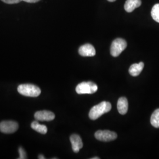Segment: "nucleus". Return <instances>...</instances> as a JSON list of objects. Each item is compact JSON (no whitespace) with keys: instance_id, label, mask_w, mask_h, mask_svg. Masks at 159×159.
<instances>
[{"instance_id":"obj_1","label":"nucleus","mask_w":159,"mask_h":159,"mask_svg":"<svg viewBox=\"0 0 159 159\" xmlns=\"http://www.w3.org/2000/svg\"><path fill=\"white\" fill-rule=\"evenodd\" d=\"M111 109V104L107 102H102L92 107L89 112V117L93 120H97L102 114L109 112Z\"/></svg>"},{"instance_id":"obj_2","label":"nucleus","mask_w":159,"mask_h":159,"mask_svg":"<svg viewBox=\"0 0 159 159\" xmlns=\"http://www.w3.org/2000/svg\"><path fill=\"white\" fill-rule=\"evenodd\" d=\"M17 90L24 96L36 97L41 94V90L39 87L30 84H21L18 87Z\"/></svg>"},{"instance_id":"obj_3","label":"nucleus","mask_w":159,"mask_h":159,"mask_svg":"<svg viewBox=\"0 0 159 159\" xmlns=\"http://www.w3.org/2000/svg\"><path fill=\"white\" fill-rule=\"evenodd\" d=\"M98 90V87L95 83L91 81L82 82L78 84L75 88V91L79 94H93Z\"/></svg>"},{"instance_id":"obj_4","label":"nucleus","mask_w":159,"mask_h":159,"mask_svg":"<svg viewBox=\"0 0 159 159\" xmlns=\"http://www.w3.org/2000/svg\"><path fill=\"white\" fill-rule=\"evenodd\" d=\"M127 42L122 39L114 40L110 47V54L114 57H118L127 47Z\"/></svg>"},{"instance_id":"obj_5","label":"nucleus","mask_w":159,"mask_h":159,"mask_svg":"<svg viewBox=\"0 0 159 159\" xmlns=\"http://www.w3.org/2000/svg\"><path fill=\"white\" fill-rule=\"evenodd\" d=\"M94 136L96 139L102 142L113 141L117 137V135L115 132L110 130L97 131Z\"/></svg>"},{"instance_id":"obj_6","label":"nucleus","mask_w":159,"mask_h":159,"mask_svg":"<svg viewBox=\"0 0 159 159\" xmlns=\"http://www.w3.org/2000/svg\"><path fill=\"white\" fill-rule=\"evenodd\" d=\"M18 127V124L14 121H4L0 123V131L6 134H11L16 132Z\"/></svg>"},{"instance_id":"obj_7","label":"nucleus","mask_w":159,"mask_h":159,"mask_svg":"<svg viewBox=\"0 0 159 159\" xmlns=\"http://www.w3.org/2000/svg\"><path fill=\"white\" fill-rule=\"evenodd\" d=\"M34 118L37 121H50L54 119L55 114L50 111L42 110L36 112L34 114Z\"/></svg>"},{"instance_id":"obj_8","label":"nucleus","mask_w":159,"mask_h":159,"mask_svg":"<svg viewBox=\"0 0 159 159\" xmlns=\"http://www.w3.org/2000/svg\"><path fill=\"white\" fill-rule=\"evenodd\" d=\"M80 56L83 57H93L96 55V50L94 47L90 44H85L81 46L79 50Z\"/></svg>"},{"instance_id":"obj_9","label":"nucleus","mask_w":159,"mask_h":159,"mask_svg":"<svg viewBox=\"0 0 159 159\" xmlns=\"http://www.w3.org/2000/svg\"><path fill=\"white\" fill-rule=\"evenodd\" d=\"M72 145V149L75 153H78L80 150L83 148V144L81 137L77 134H73L70 138Z\"/></svg>"},{"instance_id":"obj_10","label":"nucleus","mask_w":159,"mask_h":159,"mask_svg":"<svg viewBox=\"0 0 159 159\" xmlns=\"http://www.w3.org/2000/svg\"><path fill=\"white\" fill-rule=\"evenodd\" d=\"M129 108L128 100L125 97H120L117 102V110L120 114L124 115L127 113Z\"/></svg>"},{"instance_id":"obj_11","label":"nucleus","mask_w":159,"mask_h":159,"mask_svg":"<svg viewBox=\"0 0 159 159\" xmlns=\"http://www.w3.org/2000/svg\"><path fill=\"white\" fill-rule=\"evenodd\" d=\"M142 4L141 0H127L125 4V9L128 12L133 11Z\"/></svg>"},{"instance_id":"obj_12","label":"nucleus","mask_w":159,"mask_h":159,"mask_svg":"<svg viewBox=\"0 0 159 159\" xmlns=\"http://www.w3.org/2000/svg\"><path fill=\"white\" fill-rule=\"evenodd\" d=\"M144 68V63L140 62L139 64H133L129 68V73L133 77L138 76L142 71Z\"/></svg>"},{"instance_id":"obj_13","label":"nucleus","mask_w":159,"mask_h":159,"mask_svg":"<svg viewBox=\"0 0 159 159\" xmlns=\"http://www.w3.org/2000/svg\"><path fill=\"white\" fill-rule=\"evenodd\" d=\"M31 127L33 130L40 133L41 134H45L47 132V127L46 125H40L37 121H34L32 122Z\"/></svg>"},{"instance_id":"obj_14","label":"nucleus","mask_w":159,"mask_h":159,"mask_svg":"<svg viewBox=\"0 0 159 159\" xmlns=\"http://www.w3.org/2000/svg\"><path fill=\"white\" fill-rule=\"evenodd\" d=\"M152 125L156 128H159V108L156 110L152 114L150 119Z\"/></svg>"},{"instance_id":"obj_15","label":"nucleus","mask_w":159,"mask_h":159,"mask_svg":"<svg viewBox=\"0 0 159 159\" xmlns=\"http://www.w3.org/2000/svg\"><path fill=\"white\" fill-rule=\"evenodd\" d=\"M151 15L154 20L159 23V4H156L152 9Z\"/></svg>"},{"instance_id":"obj_16","label":"nucleus","mask_w":159,"mask_h":159,"mask_svg":"<svg viewBox=\"0 0 159 159\" xmlns=\"http://www.w3.org/2000/svg\"><path fill=\"white\" fill-rule=\"evenodd\" d=\"M18 152H19V154H20V157H18V159H27V154H26V153H25V151L24 150V149L23 148H19Z\"/></svg>"},{"instance_id":"obj_17","label":"nucleus","mask_w":159,"mask_h":159,"mask_svg":"<svg viewBox=\"0 0 159 159\" xmlns=\"http://www.w3.org/2000/svg\"><path fill=\"white\" fill-rule=\"evenodd\" d=\"M4 2L8 4H17L20 2H21L23 0H1Z\"/></svg>"},{"instance_id":"obj_18","label":"nucleus","mask_w":159,"mask_h":159,"mask_svg":"<svg viewBox=\"0 0 159 159\" xmlns=\"http://www.w3.org/2000/svg\"><path fill=\"white\" fill-rule=\"evenodd\" d=\"M23 1L25 2H29V3H35V2L40 1V0H23Z\"/></svg>"},{"instance_id":"obj_19","label":"nucleus","mask_w":159,"mask_h":159,"mask_svg":"<svg viewBox=\"0 0 159 159\" xmlns=\"http://www.w3.org/2000/svg\"><path fill=\"white\" fill-rule=\"evenodd\" d=\"M38 158L39 159H45V157H44V156H43V155H42V154H40L39 156V157H38Z\"/></svg>"},{"instance_id":"obj_20","label":"nucleus","mask_w":159,"mask_h":159,"mask_svg":"<svg viewBox=\"0 0 159 159\" xmlns=\"http://www.w3.org/2000/svg\"><path fill=\"white\" fill-rule=\"evenodd\" d=\"M109 2H114V1H116V0H107Z\"/></svg>"},{"instance_id":"obj_21","label":"nucleus","mask_w":159,"mask_h":159,"mask_svg":"<svg viewBox=\"0 0 159 159\" xmlns=\"http://www.w3.org/2000/svg\"><path fill=\"white\" fill-rule=\"evenodd\" d=\"M100 158L99 157H93V158H91V159H99Z\"/></svg>"}]
</instances>
